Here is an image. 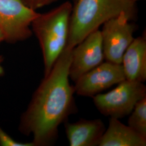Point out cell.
I'll use <instances>...</instances> for the list:
<instances>
[{
	"label": "cell",
	"mask_w": 146,
	"mask_h": 146,
	"mask_svg": "<svg viewBox=\"0 0 146 146\" xmlns=\"http://www.w3.org/2000/svg\"><path fill=\"white\" fill-rule=\"evenodd\" d=\"M72 49L66 47L49 73L44 76L21 117L20 131L32 135L34 146L52 145L58 127L77 108L74 87L69 82Z\"/></svg>",
	"instance_id": "6da1fadb"
},
{
	"label": "cell",
	"mask_w": 146,
	"mask_h": 146,
	"mask_svg": "<svg viewBox=\"0 0 146 146\" xmlns=\"http://www.w3.org/2000/svg\"><path fill=\"white\" fill-rule=\"evenodd\" d=\"M135 5L129 0H77L73 5L66 47L73 49L106 22L122 13L134 17Z\"/></svg>",
	"instance_id": "7a4b0ae2"
},
{
	"label": "cell",
	"mask_w": 146,
	"mask_h": 146,
	"mask_svg": "<svg viewBox=\"0 0 146 146\" xmlns=\"http://www.w3.org/2000/svg\"><path fill=\"white\" fill-rule=\"evenodd\" d=\"M72 8L69 1L64 2L47 13H39L31 23L42 50L44 76L67 46Z\"/></svg>",
	"instance_id": "3957f363"
},
{
	"label": "cell",
	"mask_w": 146,
	"mask_h": 146,
	"mask_svg": "<svg viewBox=\"0 0 146 146\" xmlns=\"http://www.w3.org/2000/svg\"><path fill=\"white\" fill-rule=\"evenodd\" d=\"M146 97V87L142 82L126 80L104 94L93 96L94 104L103 115L119 119L129 115L136 104Z\"/></svg>",
	"instance_id": "277c9868"
},
{
	"label": "cell",
	"mask_w": 146,
	"mask_h": 146,
	"mask_svg": "<svg viewBox=\"0 0 146 146\" xmlns=\"http://www.w3.org/2000/svg\"><path fill=\"white\" fill-rule=\"evenodd\" d=\"M133 18L122 13L103 25L101 33L107 61L121 64L124 53L134 39L135 26L131 22Z\"/></svg>",
	"instance_id": "5b68a950"
},
{
	"label": "cell",
	"mask_w": 146,
	"mask_h": 146,
	"mask_svg": "<svg viewBox=\"0 0 146 146\" xmlns=\"http://www.w3.org/2000/svg\"><path fill=\"white\" fill-rule=\"evenodd\" d=\"M38 14L21 0H0V28L5 41L15 43L28 38L32 34L30 27Z\"/></svg>",
	"instance_id": "8992f818"
},
{
	"label": "cell",
	"mask_w": 146,
	"mask_h": 146,
	"mask_svg": "<svg viewBox=\"0 0 146 146\" xmlns=\"http://www.w3.org/2000/svg\"><path fill=\"white\" fill-rule=\"evenodd\" d=\"M104 59L101 33L98 29L72 49L69 78L75 82L84 74L103 62Z\"/></svg>",
	"instance_id": "52a82bcc"
},
{
	"label": "cell",
	"mask_w": 146,
	"mask_h": 146,
	"mask_svg": "<svg viewBox=\"0 0 146 146\" xmlns=\"http://www.w3.org/2000/svg\"><path fill=\"white\" fill-rule=\"evenodd\" d=\"M121 64L107 61L86 73L75 82V93L83 96H94L125 80Z\"/></svg>",
	"instance_id": "ba28073f"
},
{
	"label": "cell",
	"mask_w": 146,
	"mask_h": 146,
	"mask_svg": "<svg viewBox=\"0 0 146 146\" xmlns=\"http://www.w3.org/2000/svg\"><path fill=\"white\" fill-rule=\"evenodd\" d=\"M64 127L71 146H99L106 129L100 119H81L74 123L66 121Z\"/></svg>",
	"instance_id": "9c48e42d"
},
{
	"label": "cell",
	"mask_w": 146,
	"mask_h": 146,
	"mask_svg": "<svg viewBox=\"0 0 146 146\" xmlns=\"http://www.w3.org/2000/svg\"><path fill=\"white\" fill-rule=\"evenodd\" d=\"M121 64L126 80L142 83L146 81L145 35L134 38L123 54Z\"/></svg>",
	"instance_id": "30bf717a"
},
{
	"label": "cell",
	"mask_w": 146,
	"mask_h": 146,
	"mask_svg": "<svg viewBox=\"0 0 146 146\" xmlns=\"http://www.w3.org/2000/svg\"><path fill=\"white\" fill-rule=\"evenodd\" d=\"M146 138L115 117H110L109 125L100 141V146H145Z\"/></svg>",
	"instance_id": "8fae6325"
},
{
	"label": "cell",
	"mask_w": 146,
	"mask_h": 146,
	"mask_svg": "<svg viewBox=\"0 0 146 146\" xmlns=\"http://www.w3.org/2000/svg\"><path fill=\"white\" fill-rule=\"evenodd\" d=\"M128 119V126L146 138V97L139 101Z\"/></svg>",
	"instance_id": "7c38bea8"
},
{
	"label": "cell",
	"mask_w": 146,
	"mask_h": 146,
	"mask_svg": "<svg viewBox=\"0 0 146 146\" xmlns=\"http://www.w3.org/2000/svg\"><path fill=\"white\" fill-rule=\"evenodd\" d=\"M0 145L2 146H34L31 142H20L15 141L0 127Z\"/></svg>",
	"instance_id": "4fadbf2b"
},
{
	"label": "cell",
	"mask_w": 146,
	"mask_h": 146,
	"mask_svg": "<svg viewBox=\"0 0 146 146\" xmlns=\"http://www.w3.org/2000/svg\"><path fill=\"white\" fill-rule=\"evenodd\" d=\"M23 3L31 9L36 11L37 9L50 5L58 0H21Z\"/></svg>",
	"instance_id": "5bb4252c"
},
{
	"label": "cell",
	"mask_w": 146,
	"mask_h": 146,
	"mask_svg": "<svg viewBox=\"0 0 146 146\" xmlns=\"http://www.w3.org/2000/svg\"><path fill=\"white\" fill-rule=\"evenodd\" d=\"M2 62H3V58L0 56V77L4 74V69L2 67Z\"/></svg>",
	"instance_id": "9a60e30c"
},
{
	"label": "cell",
	"mask_w": 146,
	"mask_h": 146,
	"mask_svg": "<svg viewBox=\"0 0 146 146\" xmlns=\"http://www.w3.org/2000/svg\"><path fill=\"white\" fill-rule=\"evenodd\" d=\"M3 41H5V37L3 31L0 28V43Z\"/></svg>",
	"instance_id": "2e32d148"
},
{
	"label": "cell",
	"mask_w": 146,
	"mask_h": 146,
	"mask_svg": "<svg viewBox=\"0 0 146 146\" xmlns=\"http://www.w3.org/2000/svg\"><path fill=\"white\" fill-rule=\"evenodd\" d=\"M130 1H131L133 2H134V3H136L137 1H141V0H129Z\"/></svg>",
	"instance_id": "e0dca14e"
},
{
	"label": "cell",
	"mask_w": 146,
	"mask_h": 146,
	"mask_svg": "<svg viewBox=\"0 0 146 146\" xmlns=\"http://www.w3.org/2000/svg\"><path fill=\"white\" fill-rule=\"evenodd\" d=\"M76 1H77V0H74V2H76Z\"/></svg>",
	"instance_id": "ac0fdd59"
}]
</instances>
